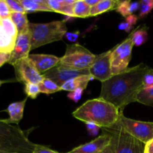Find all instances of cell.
<instances>
[{
	"label": "cell",
	"mask_w": 153,
	"mask_h": 153,
	"mask_svg": "<svg viewBox=\"0 0 153 153\" xmlns=\"http://www.w3.org/2000/svg\"><path fill=\"white\" fill-rule=\"evenodd\" d=\"M6 1L11 13H25V10L18 0H6Z\"/></svg>",
	"instance_id": "30"
},
{
	"label": "cell",
	"mask_w": 153,
	"mask_h": 153,
	"mask_svg": "<svg viewBox=\"0 0 153 153\" xmlns=\"http://www.w3.org/2000/svg\"><path fill=\"white\" fill-rule=\"evenodd\" d=\"M116 125L144 144L153 139V122L135 120L121 114Z\"/></svg>",
	"instance_id": "6"
},
{
	"label": "cell",
	"mask_w": 153,
	"mask_h": 153,
	"mask_svg": "<svg viewBox=\"0 0 153 153\" xmlns=\"http://www.w3.org/2000/svg\"><path fill=\"white\" fill-rule=\"evenodd\" d=\"M25 93L27 97L31 99H36L40 93L38 85L28 83L25 85Z\"/></svg>",
	"instance_id": "29"
},
{
	"label": "cell",
	"mask_w": 153,
	"mask_h": 153,
	"mask_svg": "<svg viewBox=\"0 0 153 153\" xmlns=\"http://www.w3.org/2000/svg\"><path fill=\"white\" fill-rule=\"evenodd\" d=\"M148 28L146 25L139 26L135 30L131 32V39H132L134 46H140L144 44L148 40Z\"/></svg>",
	"instance_id": "22"
},
{
	"label": "cell",
	"mask_w": 153,
	"mask_h": 153,
	"mask_svg": "<svg viewBox=\"0 0 153 153\" xmlns=\"http://www.w3.org/2000/svg\"><path fill=\"white\" fill-rule=\"evenodd\" d=\"M111 133L116 145V153H144L145 144L115 125L105 128Z\"/></svg>",
	"instance_id": "8"
},
{
	"label": "cell",
	"mask_w": 153,
	"mask_h": 153,
	"mask_svg": "<svg viewBox=\"0 0 153 153\" xmlns=\"http://www.w3.org/2000/svg\"><path fill=\"white\" fill-rule=\"evenodd\" d=\"M10 54L1 53L0 52V67H2L6 63H8L9 60H10Z\"/></svg>",
	"instance_id": "38"
},
{
	"label": "cell",
	"mask_w": 153,
	"mask_h": 153,
	"mask_svg": "<svg viewBox=\"0 0 153 153\" xmlns=\"http://www.w3.org/2000/svg\"><path fill=\"white\" fill-rule=\"evenodd\" d=\"M16 81L25 84L39 85L44 77L40 74L28 57L19 60L13 64Z\"/></svg>",
	"instance_id": "9"
},
{
	"label": "cell",
	"mask_w": 153,
	"mask_h": 153,
	"mask_svg": "<svg viewBox=\"0 0 153 153\" xmlns=\"http://www.w3.org/2000/svg\"><path fill=\"white\" fill-rule=\"evenodd\" d=\"M100 0H85V3L91 7L97 5V4L100 2Z\"/></svg>",
	"instance_id": "40"
},
{
	"label": "cell",
	"mask_w": 153,
	"mask_h": 153,
	"mask_svg": "<svg viewBox=\"0 0 153 153\" xmlns=\"http://www.w3.org/2000/svg\"><path fill=\"white\" fill-rule=\"evenodd\" d=\"M27 98L20 102H16L9 105L7 108V111L9 114V118L7 120H2L4 123L9 124H18L23 117L24 108Z\"/></svg>",
	"instance_id": "17"
},
{
	"label": "cell",
	"mask_w": 153,
	"mask_h": 153,
	"mask_svg": "<svg viewBox=\"0 0 153 153\" xmlns=\"http://www.w3.org/2000/svg\"><path fill=\"white\" fill-rule=\"evenodd\" d=\"M109 132H110V131H109ZM100 153H116V145H115V141L113 136H112L111 142L110 144H109L102 152H101Z\"/></svg>",
	"instance_id": "37"
},
{
	"label": "cell",
	"mask_w": 153,
	"mask_h": 153,
	"mask_svg": "<svg viewBox=\"0 0 153 153\" xmlns=\"http://www.w3.org/2000/svg\"><path fill=\"white\" fill-rule=\"evenodd\" d=\"M28 58L41 75L58 66L60 62V58L52 55L30 54Z\"/></svg>",
	"instance_id": "15"
},
{
	"label": "cell",
	"mask_w": 153,
	"mask_h": 153,
	"mask_svg": "<svg viewBox=\"0 0 153 153\" xmlns=\"http://www.w3.org/2000/svg\"><path fill=\"white\" fill-rule=\"evenodd\" d=\"M121 114L114 105L99 97L85 102L73 112V116L85 123H94L100 128H109L117 123Z\"/></svg>",
	"instance_id": "2"
},
{
	"label": "cell",
	"mask_w": 153,
	"mask_h": 153,
	"mask_svg": "<svg viewBox=\"0 0 153 153\" xmlns=\"http://www.w3.org/2000/svg\"><path fill=\"white\" fill-rule=\"evenodd\" d=\"M140 7L139 10L138 18L143 19L153 9V0H142L140 1Z\"/></svg>",
	"instance_id": "28"
},
{
	"label": "cell",
	"mask_w": 153,
	"mask_h": 153,
	"mask_svg": "<svg viewBox=\"0 0 153 153\" xmlns=\"http://www.w3.org/2000/svg\"><path fill=\"white\" fill-rule=\"evenodd\" d=\"M46 4L53 12L74 17L73 6L76 0H46Z\"/></svg>",
	"instance_id": "16"
},
{
	"label": "cell",
	"mask_w": 153,
	"mask_h": 153,
	"mask_svg": "<svg viewBox=\"0 0 153 153\" xmlns=\"http://www.w3.org/2000/svg\"><path fill=\"white\" fill-rule=\"evenodd\" d=\"M79 36H80V32L75 31V32H67L64 37L70 42H76L78 40Z\"/></svg>",
	"instance_id": "36"
},
{
	"label": "cell",
	"mask_w": 153,
	"mask_h": 153,
	"mask_svg": "<svg viewBox=\"0 0 153 153\" xmlns=\"http://www.w3.org/2000/svg\"><path fill=\"white\" fill-rule=\"evenodd\" d=\"M112 49L96 55L94 64L89 68L90 75L101 82L110 79L113 75L111 68V54Z\"/></svg>",
	"instance_id": "11"
},
{
	"label": "cell",
	"mask_w": 153,
	"mask_h": 153,
	"mask_svg": "<svg viewBox=\"0 0 153 153\" xmlns=\"http://www.w3.org/2000/svg\"><path fill=\"white\" fill-rule=\"evenodd\" d=\"M143 85L144 88L153 87V69L151 68V70L145 75L143 78Z\"/></svg>",
	"instance_id": "34"
},
{
	"label": "cell",
	"mask_w": 153,
	"mask_h": 153,
	"mask_svg": "<svg viewBox=\"0 0 153 153\" xmlns=\"http://www.w3.org/2000/svg\"><path fill=\"white\" fill-rule=\"evenodd\" d=\"M112 134L105 128H103V133L100 137L88 143L74 148L67 153H100L111 143Z\"/></svg>",
	"instance_id": "14"
},
{
	"label": "cell",
	"mask_w": 153,
	"mask_h": 153,
	"mask_svg": "<svg viewBox=\"0 0 153 153\" xmlns=\"http://www.w3.org/2000/svg\"><path fill=\"white\" fill-rule=\"evenodd\" d=\"M151 70L143 63L113 75L102 82L100 98L111 103L123 114L126 106L137 102L139 93L144 88L143 78Z\"/></svg>",
	"instance_id": "1"
},
{
	"label": "cell",
	"mask_w": 153,
	"mask_h": 153,
	"mask_svg": "<svg viewBox=\"0 0 153 153\" xmlns=\"http://www.w3.org/2000/svg\"><path fill=\"white\" fill-rule=\"evenodd\" d=\"M0 153H10V152H4V151L0 150Z\"/></svg>",
	"instance_id": "42"
},
{
	"label": "cell",
	"mask_w": 153,
	"mask_h": 153,
	"mask_svg": "<svg viewBox=\"0 0 153 153\" xmlns=\"http://www.w3.org/2000/svg\"><path fill=\"white\" fill-rule=\"evenodd\" d=\"M66 22V19L53 21L48 23L29 22L31 49L62 40L67 32Z\"/></svg>",
	"instance_id": "4"
},
{
	"label": "cell",
	"mask_w": 153,
	"mask_h": 153,
	"mask_svg": "<svg viewBox=\"0 0 153 153\" xmlns=\"http://www.w3.org/2000/svg\"><path fill=\"white\" fill-rule=\"evenodd\" d=\"M85 124H86L87 130H88V134H89L90 135L94 137V136L98 134L100 129L101 128L99 126L94 123H87Z\"/></svg>",
	"instance_id": "33"
},
{
	"label": "cell",
	"mask_w": 153,
	"mask_h": 153,
	"mask_svg": "<svg viewBox=\"0 0 153 153\" xmlns=\"http://www.w3.org/2000/svg\"><path fill=\"white\" fill-rule=\"evenodd\" d=\"M140 1H120V3L116 10L123 16L126 17L129 15L133 14L137 10H140Z\"/></svg>",
	"instance_id": "21"
},
{
	"label": "cell",
	"mask_w": 153,
	"mask_h": 153,
	"mask_svg": "<svg viewBox=\"0 0 153 153\" xmlns=\"http://www.w3.org/2000/svg\"><path fill=\"white\" fill-rule=\"evenodd\" d=\"M138 19V16L134 14L129 15L126 16L124 22H122L118 25V28L120 30L126 31V32H131L134 25L137 23V21Z\"/></svg>",
	"instance_id": "27"
},
{
	"label": "cell",
	"mask_w": 153,
	"mask_h": 153,
	"mask_svg": "<svg viewBox=\"0 0 153 153\" xmlns=\"http://www.w3.org/2000/svg\"><path fill=\"white\" fill-rule=\"evenodd\" d=\"M93 79L94 78L91 75H84V76H79V77L73 78V79L69 80L68 82H65L61 87V91L71 92L78 88H82V89L85 90L90 81Z\"/></svg>",
	"instance_id": "18"
},
{
	"label": "cell",
	"mask_w": 153,
	"mask_h": 153,
	"mask_svg": "<svg viewBox=\"0 0 153 153\" xmlns=\"http://www.w3.org/2000/svg\"><path fill=\"white\" fill-rule=\"evenodd\" d=\"M91 7L85 3V0H76L73 6L74 17L87 18L91 16Z\"/></svg>",
	"instance_id": "24"
},
{
	"label": "cell",
	"mask_w": 153,
	"mask_h": 153,
	"mask_svg": "<svg viewBox=\"0 0 153 153\" xmlns=\"http://www.w3.org/2000/svg\"><path fill=\"white\" fill-rule=\"evenodd\" d=\"M7 81H2V80H0V87L1 86V85H3L4 83H5V82H7Z\"/></svg>",
	"instance_id": "41"
},
{
	"label": "cell",
	"mask_w": 153,
	"mask_h": 153,
	"mask_svg": "<svg viewBox=\"0 0 153 153\" xmlns=\"http://www.w3.org/2000/svg\"><path fill=\"white\" fill-rule=\"evenodd\" d=\"M96 59V55L79 43L67 45L65 54L60 58L58 65L73 70H88Z\"/></svg>",
	"instance_id": "5"
},
{
	"label": "cell",
	"mask_w": 153,
	"mask_h": 153,
	"mask_svg": "<svg viewBox=\"0 0 153 153\" xmlns=\"http://www.w3.org/2000/svg\"><path fill=\"white\" fill-rule=\"evenodd\" d=\"M40 93L46 94H51L61 91V88L51 79L44 78L38 85Z\"/></svg>",
	"instance_id": "25"
},
{
	"label": "cell",
	"mask_w": 153,
	"mask_h": 153,
	"mask_svg": "<svg viewBox=\"0 0 153 153\" xmlns=\"http://www.w3.org/2000/svg\"><path fill=\"white\" fill-rule=\"evenodd\" d=\"M10 18L16 25L19 33L29 28V22L25 13H11Z\"/></svg>",
	"instance_id": "23"
},
{
	"label": "cell",
	"mask_w": 153,
	"mask_h": 153,
	"mask_svg": "<svg viewBox=\"0 0 153 153\" xmlns=\"http://www.w3.org/2000/svg\"><path fill=\"white\" fill-rule=\"evenodd\" d=\"M25 13L37 11L53 12L46 4V0H18Z\"/></svg>",
	"instance_id": "19"
},
{
	"label": "cell",
	"mask_w": 153,
	"mask_h": 153,
	"mask_svg": "<svg viewBox=\"0 0 153 153\" xmlns=\"http://www.w3.org/2000/svg\"><path fill=\"white\" fill-rule=\"evenodd\" d=\"M10 13L11 12H10L6 0H0V17H10Z\"/></svg>",
	"instance_id": "31"
},
{
	"label": "cell",
	"mask_w": 153,
	"mask_h": 153,
	"mask_svg": "<svg viewBox=\"0 0 153 153\" xmlns=\"http://www.w3.org/2000/svg\"><path fill=\"white\" fill-rule=\"evenodd\" d=\"M137 102L145 105L153 107V87L143 88L137 96Z\"/></svg>",
	"instance_id": "26"
},
{
	"label": "cell",
	"mask_w": 153,
	"mask_h": 153,
	"mask_svg": "<svg viewBox=\"0 0 153 153\" xmlns=\"http://www.w3.org/2000/svg\"><path fill=\"white\" fill-rule=\"evenodd\" d=\"M19 32L10 17H0V52L10 54L14 49Z\"/></svg>",
	"instance_id": "10"
},
{
	"label": "cell",
	"mask_w": 153,
	"mask_h": 153,
	"mask_svg": "<svg viewBox=\"0 0 153 153\" xmlns=\"http://www.w3.org/2000/svg\"><path fill=\"white\" fill-rule=\"evenodd\" d=\"M31 50V32L29 28L18 34L14 49L10 53L8 64L13 65L19 60L27 58Z\"/></svg>",
	"instance_id": "13"
},
{
	"label": "cell",
	"mask_w": 153,
	"mask_h": 153,
	"mask_svg": "<svg viewBox=\"0 0 153 153\" xmlns=\"http://www.w3.org/2000/svg\"><path fill=\"white\" fill-rule=\"evenodd\" d=\"M36 146L19 126L0 120V150L10 153H33Z\"/></svg>",
	"instance_id": "3"
},
{
	"label": "cell",
	"mask_w": 153,
	"mask_h": 153,
	"mask_svg": "<svg viewBox=\"0 0 153 153\" xmlns=\"http://www.w3.org/2000/svg\"><path fill=\"white\" fill-rule=\"evenodd\" d=\"M144 153H153V139L145 144Z\"/></svg>",
	"instance_id": "39"
},
{
	"label": "cell",
	"mask_w": 153,
	"mask_h": 153,
	"mask_svg": "<svg viewBox=\"0 0 153 153\" xmlns=\"http://www.w3.org/2000/svg\"><path fill=\"white\" fill-rule=\"evenodd\" d=\"M84 75H90L89 69L78 70L58 65L52 68V70H49L46 73H44L43 76L44 78L51 79L54 82H55L57 85L61 87L65 82H68L70 79L81 76H84Z\"/></svg>",
	"instance_id": "12"
},
{
	"label": "cell",
	"mask_w": 153,
	"mask_h": 153,
	"mask_svg": "<svg viewBox=\"0 0 153 153\" xmlns=\"http://www.w3.org/2000/svg\"><path fill=\"white\" fill-rule=\"evenodd\" d=\"M33 153H60V152H56V151L53 150V149H49V147H46V146L37 144L36 147L34 148V152Z\"/></svg>",
	"instance_id": "35"
},
{
	"label": "cell",
	"mask_w": 153,
	"mask_h": 153,
	"mask_svg": "<svg viewBox=\"0 0 153 153\" xmlns=\"http://www.w3.org/2000/svg\"><path fill=\"white\" fill-rule=\"evenodd\" d=\"M84 91L85 90L82 89V88H78V89L69 93L68 95H67V97L70 100L74 102H78L81 100V98H82V96L83 94Z\"/></svg>",
	"instance_id": "32"
},
{
	"label": "cell",
	"mask_w": 153,
	"mask_h": 153,
	"mask_svg": "<svg viewBox=\"0 0 153 153\" xmlns=\"http://www.w3.org/2000/svg\"><path fill=\"white\" fill-rule=\"evenodd\" d=\"M134 46L131 34L119 45L112 49L111 54V68L112 75L124 71L128 69L131 59V52Z\"/></svg>",
	"instance_id": "7"
},
{
	"label": "cell",
	"mask_w": 153,
	"mask_h": 153,
	"mask_svg": "<svg viewBox=\"0 0 153 153\" xmlns=\"http://www.w3.org/2000/svg\"><path fill=\"white\" fill-rule=\"evenodd\" d=\"M120 1L116 0H100L97 5L91 7V16H97L111 10H116Z\"/></svg>",
	"instance_id": "20"
}]
</instances>
